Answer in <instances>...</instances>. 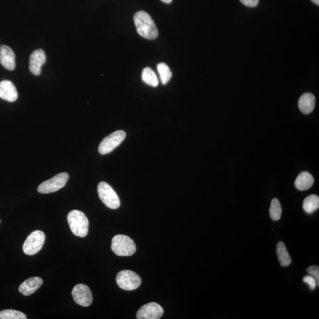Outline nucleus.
<instances>
[{
	"label": "nucleus",
	"mask_w": 319,
	"mask_h": 319,
	"mask_svg": "<svg viewBox=\"0 0 319 319\" xmlns=\"http://www.w3.org/2000/svg\"><path fill=\"white\" fill-rule=\"evenodd\" d=\"M142 79L144 83L151 87H156L158 85V79L155 72L150 68H146L142 72Z\"/></svg>",
	"instance_id": "6ab92c4d"
},
{
	"label": "nucleus",
	"mask_w": 319,
	"mask_h": 319,
	"mask_svg": "<svg viewBox=\"0 0 319 319\" xmlns=\"http://www.w3.org/2000/svg\"><path fill=\"white\" fill-rule=\"evenodd\" d=\"M45 241V235L41 231H35L27 237L23 250L26 255H33L41 250Z\"/></svg>",
	"instance_id": "423d86ee"
},
{
	"label": "nucleus",
	"mask_w": 319,
	"mask_h": 319,
	"mask_svg": "<svg viewBox=\"0 0 319 319\" xmlns=\"http://www.w3.org/2000/svg\"><path fill=\"white\" fill-rule=\"evenodd\" d=\"M157 71L161 76L162 83L166 85L172 76V73L169 67L165 63H161L157 65Z\"/></svg>",
	"instance_id": "412c9836"
},
{
	"label": "nucleus",
	"mask_w": 319,
	"mask_h": 319,
	"mask_svg": "<svg viewBox=\"0 0 319 319\" xmlns=\"http://www.w3.org/2000/svg\"><path fill=\"white\" fill-rule=\"evenodd\" d=\"M68 221L70 228L74 235L85 237L89 231V221L84 213L73 210L68 213Z\"/></svg>",
	"instance_id": "f03ea898"
},
{
	"label": "nucleus",
	"mask_w": 319,
	"mask_h": 319,
	"mask_svg": "<svg viewBox=\"0 0 319 319\" xmlns=\"http://www.w3.org/2000/svg\"><path fill=\"white\" fill-rule=\"evenodd\" d=\"M46 54L42 49H37L31 54L29 61V69L33 75H39L42 65L46 62Z\"/></svg>",
	"instance_id": "9b49d317"
},
{
	"label": "nucleus",
	"mask_w": 319,
	"mask_h": 319,
	"mask_svg": "<svg viewBox=\"0 0 319 319\" xmlns=\"http://www.w3.org/2000/svg\"><path fill=\"white\" fill-rule=\"evenodd\" d=\"M116 282L121 289L131 291L137 289L141 285L142 280L133 271L123 270L116 275Z\"/></svg>",
	"instance_id": "39448f33"
},
{
	"label": "nucleus",
	"mask_w": 319,
	"mask_h": 319,
	"mask_svg": "<svg viewBox=\"0 0 319 319\" xmlns=\"http://www.w3.org/2000/svg\"><path fill=\"white\" fill-rule=\"evenodd\" d=\"M240 1L248 7H255L259 3V0H240Z\"/></svg>",
	"instance_id": "393cba45"
},
{
	"label": "nucleus",
	"mask_w": 319,
	"mask_h": 319,
	"mask_svg": "<svg viewBox=\"0 0 319 319\" xmlns=\"http://www.w3.org/2000/svg\"><path fill=\"white\" fill-rule=\"evenodd\" d=\"M111 249L116 255L131 256L136 251V246L129 236L117 235L112 240Z\"/></svg>",
	"instance_id": "7ed1b4c3"
},
{
	"label": "nucleus",
	"mask_w": 319,
	"mask_h": 319,
	"mask_svg": "<svg viewBox=\"0 0 319 319\" xmlns=\"http://www.w3.org/2000/svg\"><path fill=\"white\" fill-rule=\"evenodd\" d=\"M306 272L312 276L317 283V286H319V268L317 266H312L307 268Z\"/></svg>",
	"instance_id": "5701e85b"
},
{
	"label": "nucleus",
	"mask_w": 319,
	"mask_h": 319,
	"mask_svg": "<svg viewBox=\"0 0 319 319\" xmlns=\"http://www.w3.org/2000/svg\"><path fill=\"white\" fill-rule=\"evenodd\" d=\"M0 98L9 102L17 100L18 92L12 82L6 80L0 83Z\"/></svg>",
	"instance_id": "ddd939ff"
},
{
	"label": "nucleus",
	"mask_w": 319,
	"mask_h": 319,
	"mask_svg": "<svg viewBox=\"0 0 319 319\" xmlns=\"http://www.w3.org/2000/svg\"><path fill=\"white\" fill-rule=\"evenodd\" d=\"M98 193L101 201L107 207L112 209H118L120 206V200L117 194L112 187L106 182H102L98 185Z\"/></svg>",
	"instance_id": "20e7f679"
},
{
	"label": "nucleus",
	"mask_w": 319,
	"mask_h": 319,
	"mask_svg": "<svg viewBox=\"0 0 319 319\" xmlns=\"http://www.w3.org/2000/svg\"><path fill=\"white\" fill-rule=\"evenodd\" d=\"M161 1L163 2V3H167V4H169L170 3H172L173 0H161Z\"/></svg>",
	"instance_id": "a878e982"
},
{
	"label": "nucleus",
	"mask_w": 319,
	"mask_h": 319,
	"mask_svg": "<svg viewBox=\"0 0 319 319\" xmlns=\"http://www.w3.org/2000/svg\"><path fill=\"white\" fill-rule=\"evenodd\" d=\"M319 207V198L315 194L306 197L303 202V208L307 213H312L317 211Z\"/></svg>",
	"instance_id": "a211bd4d"
},
{
	"label": "nucleus",
	"mask_w": 319,
	"mask_h": 319,
	"mask_svg": "<svg viewBox=\"0 0 319 319\" xmlns=\"http://www.w3.org/2000/svg\"><path fill=\"white\" fill-rule=\"evenodd\" d=\"M43 284V280L40 277H32L27 279L21 284L18 290L24 295H30L39 289Z\"/></svg>",
	"instance_id": "4468645a"
},
{
	"label": "nucleus",
	"mask_w": 319,
	"mask_h": 319,
	"mask_svg": "<svg viewBox=\"0 0 319 319\" xmlns=\"http://www.w3.org/2000/svg\"><path fill=\"white\" fill-rule=\"evenodd\" d=\"M164 310L157 303L151 302L143 306L136 315L138 319H159L162 317Z\"/></svg>",
	"instance_id": "9d476101"
},
{
	"label": "nucleus",
	"mask_w": 319,
	"mask_h": 319,
	"mask_svg": "<svg viewBox=\"0 0 319 319\" xmlns=\"http://www.w3.org/2000/svg\"><path fill=\"white\" fill-rule=\"evenodd\" d=\"M316 98L311 93L303 94L298 101V108L303 114H309L314 110Z\"/></svg>",
	"instance_id": "2eb2a0df"
},
{
	"label": "nucleus",
	"mask_w": 319,
	"mask_h": 319,
	"mask_svg": "<svg viewBox=\"0 0 319 319\" xmlns=\"http://www.w3.org/2000/svg\"><path fill=\"white\" fill-rule=\"evenodd\" d=\"M26 315L15 310H5L0 312V319H26Z\"/></svg>",
	"instance_id": "4be33fe9"
},
{
	"label": "nucleus",
	"mask_w": 319,
	"mask_h": 319,
	"mask_svg": "<svg viewBox=\"0 0 319 319\" xmlns=\"http://www.w3.org/2000/svg\"><path fill=\"white\" fill-rule=\"evenodd\" d=\"M126 137V134L124 131L118 130L114 132L101 142L98 148L99 153L104 155L112 152L124 141Z\"/></svg>",
	"instance_id": "6e6552de"
},
{
	"label": "nucleus",
	"mask_w": 319,
	"mask_h": 319,
	"mask_svg": "<svg viewBox=\"0 0 319 319\" xmlns=\"http://www.w3.org/2000/svg\"><path fill=\"white\" fill-rule=\"evenodd\" d=\"M282 214V205L277 199L274 198L272 200L270 208V215L271 218L273 221H277L281 218Z\"/></svg>",
	"instance_id": "aec40b11"
},
{
	"label": "nucleus",
	"mask_w": 319,
	"mask_h": 319,
	"mask_svg": "<svg viewBox=\"0 0 319 319\" xmlns=\"http://www.w3.org/2000/svg\"><path fill=\"white\" fill-rule=\"evenodd\" d=\"M303 281L306 283L307 285H308L311 290H314L315 289H316V287L317 286V283L316 280L312 277V276H305V277L303 278Z\"/></svg>",
	"instance_id": "b1692460"
},
{
	"label": "nucleus",
	"mask_w": 319,
	"mask_h": 319,
	"mask_svg": "<svg viewBox=\"0 0 319 319\" xmlns=\"http://www.w3.org/2000/svg\"><path fill=\"white\" fill-rule=\"evenodd\" d=\"M69 177L67 173L57 174L50 180L43 182L38 186L37 191L42 194L57 192L67 184Z\"/></svg>",
	"instance_id": "0eeeda50"
},
{
	"label": "nucleus",
	"mask_w": 319,
	"mask_h": 319,
	"mask_svg": "<svg viewBox=\"0 0 319 319\" xmlns=\"http://www.w3.org/2000/svg\"><path fill=\"white\" fill-rule=\"evenodd\" d=\"M0 63L9 71L15 68V56L13 50L6 45L0 46Z\"/></svg>",
	"instance_id": "f8f14e48"
},
{
	"label": "nucleus",
	"mask_w": 319,
	"mask_h": 319,
	"mask_svg": "<svg viewBox=\"0 0 319 319\" xmlns=\"http://www.w3.org/2000/svg\"><path fill=\"white\" fill-rule=\"evenodd\" d=\"M313 3L316 5L317 6H319V0H311Z\"/></svg>",
	"instance_id": "bb28decb"
},
{
	"label": "nucleus",
	"mask_w": 319,
	"mask_h": 319,
	"mask_svg": "<svg viewBox=\"0 0 319 319\" xmlns=\"http://www.w3.org/2000/svg\"><path fill=\"white\" fill-rule=\"evenodd\" d=\"M72 295L74 301L77 305L83 307H88L92 304L93 297L89 288L83 284H79L73 288Z\"/></svg>",
	"instance_id": "1a4fd4ad"
},
{
	"label": "nucleus",
	"mask_w": 319,
	"mask_h": 319,
	"mask_svg": "<svg viewBox=\"0 0 319 319\" xmlns=\"http://www.w3.org/2000/svg\"><path fill=\"white\" fill-rule=\"evenodd\" d=\"M136 29L140 36L147 39L154 40L158 36L156 26L150 15L145 11H139L134 16Z\"/></svg>",
	"instance_id": "f257e3e1"
},
{
	"label": "nucleus",
	"mask_w": 319,
	"mask_h": 319,
	"mask_svg": "<svg viewBox=\"0 0 319 319\" xmlns=\"http://www.w3.org/2000/svg\"><path fill=\"white\" fill-rule=\"evenodd\" d=\"M276 251L278 256V262L282 267H285L290 265L292 260L288 252L285 244L283 242H278L276 247Z\"/></svg>",
	"instance_id": "f3484780"
},
{
	"label": "nucleus",
	"mask_w": 319,
	"mask_h": 319,
	"mask_svg": "<svg viewBox=\"0 0 319 319\" xmlns=\"http://www.w3.org/2000/svg\"><path fill=\"white\" fill-rule=\"evenodd\" d=\"M314 178L308 172H303L300 174L295 181V186L299 190L309 189L313 185Z\"/></svg>",
	"instance_id": "dca6fc26"
}]
</instances>
